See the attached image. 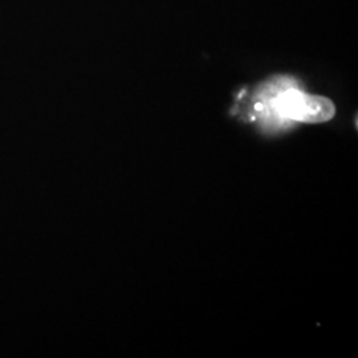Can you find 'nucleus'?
Listing matches in <instances>:
<instances>
[{"instance_id": "f257e3e1", "label": "nucleus", "mask_w": 358, "mask_h": 358, "mask_svg": "<svg viewBox=\"0 0 358 358\" xmlns=\"http://www.w3.org/2000/svg\"><path fill=\"white\" fill-rule=\"evenodd\" d=\"M263 103H256L255 110L260 108L264 115L276 120H289L306 124H320L332 120L336 113L334 103L322 96L308 94L303 90L294 88L288 81L278 90L276 85H268L264 93Z\"/></svg>"}]
</instances>
